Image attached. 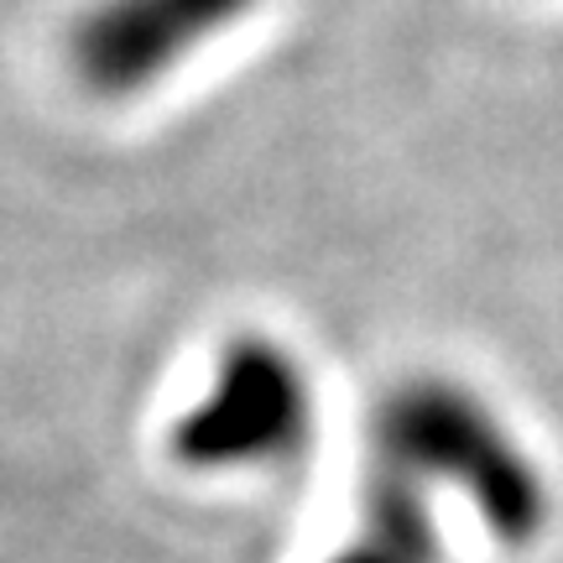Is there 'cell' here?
<instances>
[{
    "label": "cell",
    "mask_w": 563,
    "mask_h": 563,
    "mask_svg": "<svg viewBox=\"0 0 563 563\" xmlns=\"http://www.w3.org/2000/svg\"><path fill=\"white\" fill-rule=\"evenodd\" d=\"M376 460L412 481H443L485 517L501 543H532L548 522V485L527 449L464 386L418 376L376 412Z\"/></svg>",
    "instance_id": "cell-1"
},
{
    "label": "cell",
    "mask_w": 563,
    "mask_h": 563,
    "mask_svg": "<svg viewBox=\"0 0 563 563\" xmlns=\"http://www.w3.org/2000/svg\"><path fill=\"white\" fill-rule=\"evenodd\" d=\"M313 433V386L282 344L245 334L220 355L214 382L173 422V460L188 470L287 464Z\"/></svg>",
    "instance_id": "cell-2"
},
{
    "label": "cell",
    "mask_w": 563,
    "mask_h": 563,
    "mask_svg": "<svg viewBox=\"0 0 563 563\" xmlns=\"http://www.w3.org/2000/svg\"><path fill=\"white\" fill-rule=\"evenodd\" d=\"M256 0H95L68 32V68L100 100H131Z\"/></svg>",
    "instance_id": "cell-3"
},
{
    "label": "cell",
    "mask_w": 563,
    "mask_h": 563,
    "mask_svg": "<svg viewBox=\"0 0 563 563\" xmlns=\"http://www.w3.org/2000/svg\"><path fill=\"white\" fill-rule=\"evenodd\" d=\"M334 563H439L433 522L422 506V485L397 470H376V481L365 490L361 532L350 538Z\"/></svg>",
    "instance_id": "cell-4"
}]
</instances>
